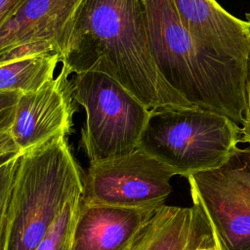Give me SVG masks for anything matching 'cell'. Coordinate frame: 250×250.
I'll list each match as a JSON object with an SVG mask.
<instances>
[{"instance_id":"obj_1","label":"cell","mask_w":250,"mask_h":250,"mask_svg":"<svg viewBox=\"0 0 250 250\" xmlns=\"http://www.w3.org/2000/svg\"><path fill=\"white\" fill-rule=\"evenodd\" d=\"M61 63L108 75L149 110L192 106L157 68L143 0H84Z\"/></svg>"},{"instance_id":"obj_2","label":"cell","mask_w":250,"mask_h":250,"mask_svg":"<svg viewBox=\"0 0 250 250\" xmlns=\"http://www.w3.org/2000/svg\"><path fill=\"white\" fill-rule=\"evenodd\" d=\"M153 58L166 82L192 106L245 122L244 64L203 48L171 0H143Z\"/></svg>"},{"instance_id":"obj_3","label":"cell","mask_w":250,"mask_h":250,"mask_svg":"<svg viewBox=\"0 0 250 250\" xmlns=\"http://www.w3.org/2000/svg\"><path fill=\"white\" fill-rule=\"evenodd\" d=\"M82 191L81 170L66 136L21 153L9 195L3 250H34L65 204Z\"/></svg>"},{"instance_id":"obj_4","label":"cell","mask_w":250,"mask_h":250,"mask_svg":"<svg viewBox=\"0 0 250 250\" xmlns=\"http://www.w3.org/2000/svg\"><path fill=\"white\" fill-rule=\"evenodd\" d=\"M242 128L226 115L198 107L150 110L138 147L175 175H189L220 166L238 145Z\"/></svg>"},{"instance_id":"obj_5","label":"cell","mask_w":250,"mask_h":250,"mask_svg":"<svg viewBox=\"0 0 250 250\" xmlns=\"http://www.w3.org/2000/svg\"><path fill=\"white\" fill-rule=\"evenodd\" d=\"M72 95L86 112L82 141L90 163L130 153L138 147L150 110L108 75L74 73Z\"/></svg>"},{"instance_id":"obj_6","label":"cell","mask_w":250,"mask_h":250,"mask_svg":"<svg viewBox=\"0 0 250 250\" xmlns=\"http://www.w3.org/2000/svg\"><path fill=\"white\" fill-rule=\"evenodd\" d=\"M240 143L220 166L188 177L220 250H250V138Z\"/></svg>"},{"instance_id":"obj_7","label":"cell","mask_w":250,"mask_h":250,"mask_svg":"<svg viewBox=\"0 0 250 250\" xmlns=\"http://www.w3.org/2000/svg\"><path fill=\"white\" fill-rule=\"evenodd\" d=\"M176 176L166 165L137 147L122 156L90 163L83 178L82 201L128 208H160Z\"/></svg>"},{"instance_id":"obj_8","label":"cell","mask_w":250,"mask_h":250,"mask_svg":"<svg viewBox=\"0 0 250 250\" xmlns=\"http://www.w3.org/2000/svg\"><path fill=\"white\" fill-rule=\"evenodd\" d=\"M71 74L62 64L60 73L40 89L21 94L9 132L22 153L71 131L76 103Z\"/></svg>"},{"instance_id":"obj_9","label":"cell","mask_w":250,"mask_h":250,"mask_svg":"<svg viewBox=\"0 0 250 250\" xmlns=\"http://www.w3.org/2000/svg\"><path fill=\"white\" fill-rule=\"evenodd\" d=\"M84 0H27L0 30V58L18 49L57 53L66 49Z\"/></svg>"},{"instance_id":"obj_10","label":"cell","mask_w":250,"mask_h":250,"mask_svg":"<svg viewBox=\"0 0 250 250\" xmlns=\"http://www.w3.org/2000/svg\"><path fill=\"white\" fill-rule=\"evenodd\" d=\"M158 209L81 201L71 250H133Z\"/></svg>"},{"instance_id":"obj_11","label":"cell","mask_w":250,"mask_h":250,"mask_svg":"<svg viewBox=\"0 0 250 250\" xmlns=\"http://www.w3.org/2000/svg\"><path fill=\"white\" fill-rule=\"evenodd\" d=\"M184 26L206 50L245 62L250 26L227 12L216 0H171Z\"/></svg>"},{"instance_id":"obj_12","label":"cell","mask_w":250,"mask_h":250,"mask_svg":"<svg viewBox=\"0 0 250 250\" xmlns=\"http://www.w3.org/2000/svg\"><path fill=\"white\" fill-rule=\"evenodd\" d=\"M208 218L197 203L191 207L162 205L133 250H195L215 244Z\"/></svg>"},{"instance_id":"obj_13","label":"cell","mask_w":250,"mask_h":250,"mask_svg":"<svg viewBox=\"0 0 250 250\" xmlns=\"http://www.w3.org/2000/svg\"><path fill=\"white\" fill-rule=\"evenodd\" d=\"M61 62L60 56L51 51L18 49L0 58V91L33 92L54 78Z\"/></svg>"},{"instance_id":"obj_14","label":"cell","mask_w":250,"mask_h":250,"mask_svg":"<svg viewBox=\"0 0 250 250\" xmlns=\"http://www.w3.org/2000/svg\"><path fill=\"white\" fill-rule=\"evenodd\" d=\"M82 194L73 196L59 214L34 250H71L72 236Z\"/></svg>"},{"instance_id":"obj_15","label":"cell","mask_w":250,"mask_h":250,"mask_svg":"<svg viewBox=\"0 0 250 250\" xmlns=\"http://www.w3.org/2000/svg\"><path fill=\"white\" fill-rule=\"evenodd\" d=\"M20 156L0 166V250H3L4 246V233L9 195Z\"/></svg>"},{"instance_id":"obj_16","label":"cell","mask_w":250,"mask_h":250,"mask_svg":"<svg viewBox=\"0 0 250 250\" xmlns=\"http://www.w3.org/2000/svg\"><path fill=\"white\" fill-rule=\"evenodd\" d=\"M20 96L19 92L0 91V131L9 130L11 127Z\"/></svg>"},{"instance_id":"obj_17","label":"cell","mask_w":250,"mask_h":250,"mask_svg":"<svg viewBox=\"0 0 250 250\" xmlns=\"http://www.w3.org/2000/svg\"><path fill=\"white\" fill-rule=\"evenodd\" d=\"M246 21L250 26V13L246 14ZM245 81V122L242 127V138H250V40L247 56L244 62Z\"/></svg>"},{"instance_id":"obj_18","label":"cell","mask_w":250,"mask_h":250,"mask_svg":"<svg viewBox=\"0 0 250 250\" xmlns=\"http://www.w3.org/2000/svg\"><path fill=\"white\" fill-rule=\"evenodd\" d=\"M21 150L14 142L9 130L0 131V166L20 156Z\"/></svg>"},{"instance_id":"obj_19","label":"cell","mask_w":250,"mask_h":250,"mask_svg":"<svg viewBox=\"0 0 250 250\" xmlns=\"http://www.w3.org/2000/svg\"><path fill=\"white\" fill-rule=\"evenodd\" d=\"M27 0H0V30Z\"/></svg>"},{"instance_id":"obj_20","label":"cell","mask_w":250,"mask_h":250,"mask_svg":"<svg viewBox=\"0 0 250 250\" xmlns=\"http://www.w3.org/2000/svg\"><path fill=\"white\" fill-rule=\"evenodd\" d=\"M195 250H220L219 247L217 246V244H212V245H205V246H201V247H198L197 249Z\"/></svg>"}]
</instances>
